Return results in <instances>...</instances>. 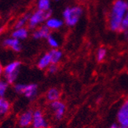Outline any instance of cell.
<instances>
[{"label":"cell","mask_w":128,"mask_h":128,"mask_svg":"<svg viewBox=\"0 0 128 128\" xmlns=\"http://www.w3.org/2000/svg\"><path fill=\"white\" fill-rule=\"evenodd\" d=\"M44 128H48V127H44Z\"/></svg>","instance_id":"836d02e7"},{"label":"cell","mask_w":128,"mask_h":128,"mask_svg":"<svg viewBox=\"0 0 128 128\" xmlns=\"http://www.w3.org/2000/svg\"><path fill=\"white\" fill-rule=\"evenodd\" d=\"M60 98H61V92L57 88H51L47 92L46 98L50 102L59 100Z\"/></svg>","instance_id":"e0dca14e"},{"label":"cell","mask_w":128,"mask_h":128,"mask_svg":"<svg viewBox=\"0 0 128 128\" xmlns=\"http://www.w3.org/2000/svg\"><path fill=\"white\" fill-rule=\"evenodd\" d=\"M126 4H127V6H128V0H126Z\"/></svg>","instance_id":"1f68e13d"},{"label":"cell","mask_w":128,"mask_h":128,"mask_svg":"<svg viewBox=\"0 0 128 128\" xmlns=\"http://www.w3.org/2000/svg\"><path fill=\"white\" fill-rule=\"evenodd\" d=\"M58 70V64H50V66L47 68V72L50 74H54Z\"/></svg>","instance_id":"cb8c5ba5"},{"label":"cell","mask_w":128,"mask_h":128,"mask_svg":"<svg viewBox=\"0 0 128 128\" xmlns=\"http://www.w3.org/2000/svg\"><path fill=\"white\" fill-rule=\"evenodd\" d=\"M127 74H128V72H127Z\"/></svg>","instance_id":"e575fe53"},{"label":"cell","mask_w":128,"mask_h":128,"mask_svg":"<svg viewBox=\"0 0 128 128\" xmlns=\"http://www.w3.org/2000/svg\"><path fill=\"white\" fill-rule=\"evenodd\" d=\"M47 42L50 48H59L60 47L59 40L53 34H50V36L47 38Z\"/></svg>","instance_id":"ac0fdd59"},{"label":"cell","mask_w":128,"mask_h":128,"mask_svg":"<svg viewBox=\"0 0 128 128\" xmlns=\"http://www.w3.org/2000/svg\"><path fill=\"white\" fill-rule=\"evenodd\" d=\"M51 34L50 30L46 26V24H42L41 26L38 27L32 32V38L35 40H42L46 39Z\"/></svg>","instance_id":"9c48e42d"},{"label":"cell","mask_w":128,"mask_h":128,"mask_svg":"<svg viewBox=\"0 0 128 128\" xmlns=\"http://www.w3.org/2000/svg\"><path fill=\"white\" fill-rule=\"evenodd\" d=\"M3 69H4V67L2 66V64L0 63V78H1L2 76L3 75Z\"/></svg>","instance_id":"484cf974"},{"label":"cell","mask_w":128,"mask_h":128,"mask_svg":"<svg viewBox=\"0 0 128 128\" xmlns=\"http://www.w3.org/2000/svg\"><path fill=\"white\" fill-rule=\"evenodd\" d=\"M119 126L118 125V124H112L110 126H109V128H119Z\"/></svg>","instance_id":"4316f807"},{"label":"cell","mask_w":128,"mask_h":128,"mask_svg":"<svg viewBox=\"0 0 128 128\" xmlns=\"http://www.w3.org/2000/svg\"><path fill=\"white\" fill-rule=\"evenodd\" d=\"M127 29H128V11L126 14V15L124 16L123 20H122V23H121L119 32H123L124 30H126Z\"/></svg>","instance_id":"603a6c76"},{"label":"cell","mask_w":128,"mask_h":128,"mask_svg":"<svg viewBox=\"0 0 128 128\" xmlns=\"http://www.w3.org/2000/svg\"><path fill=\"white\" fill-rule=\"evenodd\" d=\"M29 16H30V14H24V16L19 18L17 20V22L15 23L14 28L17 29V28H24L28 23Z\"/></svg>","instance_id":"ffe728a7"},{"label":"cell","mask_w":128,"mask_h":128,"mask_svg":"<svg viewBox=\"0 0 128 128\" xmlns=\"http://www.w3.org/2000/svg\"><path fill=\"white\" fill-rule=\"evenodd\" d=\"M50 106L52 111H54L55 118L57 120H61L64 116V114L65 112V108H66V106L64 102H61L60 100H57L55 102H50Z\"/></svg>","instance_id":"52a82bcc"},{"label":"cell","mask_w":128,"mask_h":128,"mask_svg":"<svg viewBox=\"0 0 128 128\" xmlns=\"http://www.w3.org/2000/svg\"><path fill=\"white\" fill-rule=\"evenodd\" d=\"M29 35V29L27 28H17L14 29V30L12 32L11 37L17 38V39L22 41L25 40Z\"/></svg>","instance_id":"5bb4252c"},{"label":"cell","mask_w":128,"mask_h":128,"mask_svg":"<svg viewBox=\"0 0 128 128\" xmlns=\"http://www.w3.org/2000/svg\"><path fill=\"white\" fill-rule=\"evenodd\" d=\"M122 33H123V37L124 38V40L128 42V29L124 30L123 32H122Z\"/></svg>","instance_id":"d4e9b609"},{"label":"cell","mask_w":128,"mask_h":128,"mask_svg":"<svg viewBox=\"0 0 128 128\" xmlns=\"http://www.w3.org/2000/svg\"><path fill=\"white\" fill-rule=\"evenodd\" d=\"M50 64H52L49 52L44 53L37 62V67L39 70H47Z\"/></svg>","instance_id":"4fadbf2b"},{"label":"cell","mask_w":128,"mask_h":128,"mask_svg":"<svg viewBox=\"0 0 128 128\" xmlns=\"http://www.w3.org/2000/svg\"><path fill=\"white\" fill-rule=\"evenodd\" d=\"M31 126L33 128H44L47 127L48 124L45 119L44 114L40 110H35L33 112V120Z\"/></svg>","instance_id":"8992f818"},{"label":"cell","mask_w":128,"mask_h":128,"mask_svg":"<svg viewBox=\"0 0 128 128\" xmlns=\"http://www.w3.org/2000/svg\"><path fill=\"white\" fill-rule=\"evenodd\" d=\"M107 56V49L105 47H100L96 52V60L98 62H103Z\"/></svg>","instance_id":"44dd1931"},{"label":"cell","mask_w":128,"mask_h":128,"mask_svg":"<svg viewBox=\"0 0 128 128\" xmlns=\"http://www.w3.org/2000/svg\"><path fill=\"white\" fill-rule=\"evenodd\" d=\"M11 108V104L8 99L0 98V118H3L7 115Z\"/></svg>","instance_id":"9a60e30c"},{"label":"cell","mask_w":128,"mask_h":128,"mask_svg":"<svg viewBox=\"0 0 128 128\" xmlns=\"http://www.w3.org/2000/svg\"><path fill=\"white\" fill-rule=\"evenodd\" d=\"M123 106H124V107H125V108H126V110H128V98H127V99L126 100V102H124V103H123Z\"/></svg>","instance_id":"83f0119b"},{"label":"cell","mask_w":128,"mask_h":128,"mask_svg":"<svg viewBox=\"0 0 128 128\" xmlns=\"http://www.w3.org/2000/svg\"><path fill=\"white\" fill-rule=\"evenodd\" d=\"M79 1H80V2H84V1H86V0H79Z\"/></svg>","instance_id":"f546056e"},{"label":"cell","mask_w":128,"mask_h":128,"mask_svg":"<svg viewBox=\"0 0 128 128\" xmlns=\"http://www.w3.org/2000/svg\"><path fill=\"white\" fill-rule=\"evenodd\" d=\"M33 120V112L28 110L22 112L18 117V125L22 128H26L32 124Z\"/></svg>","instance_id":"ba28073f"},{"label":"cell","mask_w":128,"mask_h":128,"mask_svg":"<svg viewBox=\"0 0 128 128\" xmlns=\"http://www.w3.org/2000/svg\"><path fill=\"white\" fill-rule=\"evenodd\" d=\"M127 11L126 0H114L108 15V26L110 30L119 32L121 23Z\"/></svg>","instance_id":"6da1fadb"},{"label":"cell","mask_w":128,"mask_h":128,"mask_svg":"<svg viewBox=\"0 0 128 128\" xmlns=\"http://www.w3.org/2000/svg\"><path fill=\"white\" fill-rule=\"evenodd\" d=\"M21 67V62L20 61H13L8 63L3 69V75L5 80L10 84H14L18 78L20 70Z\"/></svg>","instance_id":"277c9868"},{"label":"cell","mask_w":128,"mask_h":128,"mask_svg":"<svg viewBox=\"0 0 128 128\" xmlns=\"http://www.w3.org/2000/svg\"><path fill=\"white\" fill-rule=\"evenodd\" d=\"M48 52L50 56L51 62L54 64H58L63 59L64 54L60 48H51Z\"/></svg>","instance_id":"2e32d148"},{"label":"cell","mask_w":128,"mask_h":128,"mask_svg":"<svg viewBox=\"0 0 128 128\" xmlns=\"http://www.w3.org/2000/svg\"><path fill=\"white\" fill-rule=\"evenodd\" d=\"M54 1H57V2H58V1H61V0H54Z\"/></svg>","instance_id":"d6a6232c"},{"label":"cell","mask_w":128,"mask_h":128,"mask_svg":"<svg viewBox=\"0 0 128 128\" xmlns=\"http://www.w3.org/2000/svg\"><path fill=\"white\" fill-rule=\"evenodd\" d=\"M46 26L50 30V31H57L61 30L64 25H65V22H64L63 19L58 18V17H54V16H50L48 20L45 23Z\"/></svg>","instance_id":"30bf717a"},{"label":"cell","mask_w":128,"mask_h":128,"mask_svg":"<svg viewBox=\"0 0 128 128\" xmlns=\"http://www.w3.org/2000/svg\"><path fill=\"white\" fill-rule=\"evenodd\" d=\"M37 10L48 11L51 10V0H38Z\"/></svg>","instance_id":"d6986e66"},{"label":"cell","mask_w":128,"mask_h":128,"mask_svg":"<svg viewBox=\"0 0 128 128\" xmlns=\"http://www.w3.org/2000/svg\"><path fill=\"white\" fill-rule=\"evenodd\" d=\"M3 44L5 47L11 48L13 51H14V52H21V49H22V46H21V41L17 39V38H13V37L6 38V39L3 41Z\"/></svg>","instance_id":"8fae6325"},{"label":"cell","mask_w":128,"mask_h":128,"mask_svg":"<svg viewBox=\"0 0 128 128\" xmlns=\"http://www.w3.org/2000/svg\"><path fill=\"white\" fill-rule=\"evenodd\" d=\"M119 128H126V127H123V126H119Z\"/></svg>","instance_id":"4dcf8cb0"},{"label":"cell","mask_w":128,"mask_h":128,"mask_svg":"<svg viewBox=\"0 0 128 128\" xmlns=\"http://www.w3.org/2000/svg\"><path fill=\"white\" fill-rule=\"evenodd\" d=\"M10 84L6 80L0 79V98H4L8 92Z\"/></svg>","instance_id":"7402d4cb"},{"label":"cell","mask_w":128,"mask_h":128,"mask_svg":"<svg viewBox=\"0 0 128 128\" xmlns=\"http://www.w3.org/2000/svg\"><path fill=\"white\" fill-rule=\"evenodd\" d=\"M50 16H52V10H51L48 11L36 10L32 14H30L28 28L30 30H35L38 27L42 25L43 23H46V21Z\"/></svg>","instance_id":"3957f363"},{"label":"cell","mask_w":128,"mask_h":128,"mask_svg":"<svg viewBox=\"0 0 128 128\" xmlns=\"http://www.w3.org/2000/svg\"><path fill=\"white\" fill-rule=\"evenodd\" d=\"M83 15V8L80 5L68 6L62 12V19L68 28H74L78 24Z\"/></svg>","instance_id":"7a4b0ae2"},{"label":"cell","mask_w":128,"mask_h":128,"mask_svg":"<svg viewBox=\"0 0 128 128\" xmlns=\"http://www.w3.org/2000/svg\"><path fill=\"white\" fill-rule=\"evenodd\" d=\"M117 120L120 126L128 128V110L122 106L117 113Z\"/></svg>","instance_id":"7c38bea8"},{"label":"cell","mask_w":128,"mask_h":128,"mask_svg":"<svg viewBox=\"0 0 128 128\" xmlns=\"http://www.w3.org/2000/svg\"><path fill=\"white\" fill-rule=\"evenodd\" d=\"M3 30H4V28H0V35H1L2 34H3Z\"/></svg>","instance_id":"f1b7e54d"},{"label":"cell","mask_w":128,"mask_h":128,"mask_svg":"<svg viewBox=\"0 0 128 128\" xmlns=\"http://www.w3.org/2000/svg\"><path fill=\"white\" fill-rule=\"evenodd\" d=\"M14 90L17 94H24L28 99H34L38 94V85L36 84H21L17 83L14 86Z\"/></svg>","instance_id":"5b68a950"}]
</instances>
